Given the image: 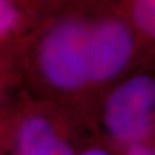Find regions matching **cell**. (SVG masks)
<instances>
[{
  "label": "cell",
  "instance_id": "cell-1",
  "mask_svg": "<svg viewBox=\"0 0 155 155\" xmlns=\"http://www.w3.org/2000/svg\"><path fill=\"white\" fill-rule=\"evenodd\" d=\"M21 64L47 88L79 93L118 84L155 57L118 0H65L23 44Z\"/></svg>",
  "mask_w": 155,
  "mask_h": 155
},
{
  "label": "cell",
  "instance_id": "cell-2",
  "mask_svg": "<svg viewBox=\"0 0 155 155\" xmlns=\"http://www.w3.org/2000/svg\"><path fill=\"white\" fill-rule=\"evenodd\" d=\"M102 122L118 142H142L155 127V72L142 69L115 84L104 102Z\"/></svg>",
  "mask_w": 155,
  "mask_h": 155
},
{
  "label": "cell",
  "instance_id": "cell-3",
  "mask_svg": "<svg viewBox=\"0 0 155 155\" xmlns=\"http://www.w3.org/2000/svg\"><path fill=\"white\" fill-rule=\"evenodd\" d=\"M16 138L19 155H75L52 119L40 113L23 116Z\"/></svg>",
  "mask_w": 155,
  "mask_h": 155
},
{
  "label": "cell",
  "instance_id": "cell-4",
  "mask_svg": "<svg viewBox=\"0 0 155 155\" xmlns=\"http://www.w3.org/2000/svg\"><path fill=\"white\" fill-rule=\"evenodd\" d=\"M41 23L19 0H0V45H23Z\"/></svg>",
  "mask_w": 155,
  "mask_h": 155
},
{
  "label": "cell",
  "instance_id": "cell-5",
  "mask_svg": "<svg viewBox=\"0 0 155 155\" xmlns=\"http://www.w3.org/2000/svg\"><path fill=\"white\" fill-rule=\"evenodd\" d=\"M134 31L155 57V0H118Z\"/></svg>",
  "mask_w": 155,
  "mask_h": 155
},
{
  "label": "cell",
  "instance_id": "cell-6",
  "mask_svg": "<svg viewBox=\"0 0 155 155\" xmlns=\"http://www.w3.org/2000/svg\"><path fill=\"white\" fill-rule=\"evenodd\" d=\"M19 2L44 22L64 4L65 0H19Z\"/></svg>",
  "mask_w": 155,
  "mask_h": 155
},
{
  "label": "cell",
  "instance_id": "cell-7",
  "mask_svg": "<svg viewBox=\"0 0 155 155\" xmlns=\"http://www.w3.org/2000/svg\"><path fill=\"white\" fill-rule=\"evenodd\" d=\"M23 45H0V66L5 62H19Z\"/></svg>",
  "mask_w": 155,
  "mask_h": 155
},
{
  "label": "cell",
  "instance_id": "cell-8",
  "mask_svg": "<svg viewBox=\"0 0 155 155\" xmlns=\"http://www.w3.org/2000/svg\"><path fill=\"white\" fill-rule=\"evenodd\" d=\"M127 155H155V146H150L143 142L129 145Z\"/></svg>",
  "mask_w": 155,
  "mask_h": 155
},
{
  "label": "cell",
  "instance_id": "cell-9",
  "mask_svg": "<svg viewBox=\"0 0 155 155\" xmlns=\"http://www.w3.org/2000/svg\"><path fill=\"white\" fill-rule=\"evenodd\" d=\"M81 155H109V154L102 149H89V150H85Z\"/></svg>",
  "mask_w": 155,
  "mask_h": 155
}]
</instances>
